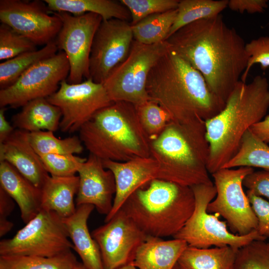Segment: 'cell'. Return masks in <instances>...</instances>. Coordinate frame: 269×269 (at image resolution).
Listing matches in <instances>:
<instances>
[{
    "label": "cell",
    "mask_w": 269,
    "mask_h": 269,
    "mask_svg": "<svg viewBox=\"0 0 269 269\" xmlns=\"http://www.w3.org/2000/svg\"><path fill=\"white\" fill-rule=\"evenodd\" d=\"M170 48L199 72L211 91L225 103L245 71L246 43L222 15L178 29L166 40Z\"/></svg>",
    "instance_id": "cell-1"
},
{
    "label": "cell",
    "mask_w": 269,
    "mask_h": 269,
    "mask_svg": "<svg viewBox=\"0 0 269 269\" xmlns=\"http://www.w3.org/2000/svg\"><path fill=\"white\" fill-rule=\"evenodd\" d=\"M146 90L149 99L173 122L206 121L226 104L211 91L201 73L170 47L150 70Z\"/></svg>",
    "instance_id": "cell-2"
},
{
    "label": "cell",
    "mask_w": 269,
    "mask_h": 269,
    "mask_svg": "<svg viewBox=\"0 0 269 269\" xmlns=\"http://www.w3.org/2000/svg\"><path fill=\"white\" fill-rule=\"evenodd\" d=\"M269 109L266 77L257 75L249 83L240 81L237 84L223 109L205 121L210 173L223 168L236 154L245 134L266 117Z\"/></svg>",
    "instance_id": "cell-3"
},
{
    "label": "cell",
    "mask_w": 269,
    "mask_h": 269,
    "mask_svg": "<svg viewBox=\"0 0 269 269\" xmlns=\"http://www.w3.org/2000/svg\"><path fill=\"white\" fill-rule=\"evenodd\" d=\"M205 121H171L150 142V155L157 162V178L192 187L213 183L207 164L209 144Z\"/></svg>",
    "instance_id": "cell-4"
},
{
    "label": "cell",
    "mask_w": 269,
    "mask_h": 269,
    "mask_svg": "<svg viewBox=\"0 0 269 269\" xmlns=\"http://www.w3.org/2000/svg\"><path fill=\"white\" fill-rule=\"evenodd\" d=\"M79 131L89 154L102 160L126 162L150 156V140L132 103L113 102L98 111Z\"/></svg>",
    "instance_id": "cell-5"
},
{
    "label": "cell",
    "mask_w": 269,
    "mask_h": 269,
    "mask_svg": "<svg viewBox=\"0 0 269 269\" xmlns=\"http://www.w3.org/2000/svg\"><path fill=\"white\" fill-rule=\"evenodd\" d=\"M195 200L191 187L155 178L134 192L121 209L147 236L172 238L191 216Z\"/></svg>",
    "instance_id": "cell-6"
},
{
    "label": "cell",
    "mask_w": 269,
    "mask_h": 269,
    "mask_svg": "<svg viewBox=\"0 0 269 269\" xmlns=\"http://www.w3.org/2000/svg\"><path fill=\"white\" fill-rule=\"evenodd\" d=\"M195 204L194 210L182 228L173 237L198 248L230 246L239 249L254 240H266L257 230L245 235L232 233L219 216L207 211V206L217 193L213 183L191 187Z\"/></svg>",
    "instance_id": "cell-7"
},
{
    "label": "cell",
    "mask_w": 269,
    "mask_h": 269,
    "mask_svg": "<svg viewBox=\"0 0 269 269\" xmlns=\"http://www.w3.org/2000/svg\"><path fill=\"white\" fill-rule=\"evenodd\" d=\"M169 49L166 41L145 45L134 40L127 57L103 84L110 100L135 105L149 100L146 90L149 73Z\"/></svg>",
    "instance_id": "cell-8"
},
{
    "label": "cell",
    "mask_w": 269,
    "mask_h": 269,
    "mask_svg": "<svg viewBox=\"0 0 269 269\" xmlns=\"http://www.w3.org/2000/svg\"><path fill=\"white\" fill-rule=\"evenodd\" d=\"M73 249L62 218L43 209L12 238L0 242V256L52 257Z\"/></svg>",
    "instance_id": "cell-9"
},
{
    "label": "cell",
    "mask_w": 269,
    "mask_h": 269,
    "mask_svg": "<svg viewBox=\"0 0 269 269\" xmlns=\"http://www.w3.org/2000/svg\"><path fill=\"white\" fill-rule=\"evenodd\" d=\"M254 171L250 167L221 168L212 174L216 195L207 211L222 216L231 232L245 235L257 230L258 220L243 186L245 178Z\"/></svg>",
    "instance_id": "cell-10"
},
{
    "label": "cell",
    "mask_w": 269,
    "mask_h": 269,
    "mask_svg": "<svg viewBox=\"0 0 269 269\" xmlns=\"http://www.w3.org/2000/svg\"><path fill=\"white\" fill-rule=\"evenodd\" d=\"M69 71L67 57L62 51L36 63L12 85L0 89V107L16 108L35 99L47 98L58 90Z\"/></svg>",
    "instance_id": "cell-11"
},
{
    "label": "cell",
    "mask_w": 269,
    "mask_h": 269,
    "mask_svg": "<svg viewBox=\"0 0 269 269\" xmlns=\"http://www.w3.org/2000/svg\"><path fill=\"white\" fill-rule=\"evenodd\" d=\"M47 99L60 110L59 128L68 133L79 131L98 111L113 103L103 85L91 78L77 84L64 80L58 90Z\"/></svg>",
    "instance_id": "cell-12"
},
{
    "label": "cell",
    "mask_w": 269,
    "mask_h": 269,
    "mask_svg": "<svg viewBox=\"0 0 269 269\" xmlns=\"http://www.w3.org/2000/svg\"><path fill=\"white\" fill-rule=\"evenodd\" d=\"M61 19L62 27L55 42L58 50L66 55L70 71L67 81L70 84L89 78V59L95 34L103 19L98 14L88 13L74 15L55 12Z\"/></svg>",
    "instance_id": "cell-13"
},
{
    "label": "cell",
    "mask_w": 269,
    "mask_h": 269,
    "mask_svg": "<svg viewBox=\"0 0 269 269\" xmlns=\"http://www.w3.org/2000/svg\"><path fill=\"white\" fill-rule=\"evenodd\" d=\"M0 20L36 45L54 41L62 21L43 1L0 0Z\"/></svg>",
    "instance_id": "cell-14"
},
{
    "label": "cell",
    "mask_w": 269,
    "mask_h": 269,
    "mask_svg": "<svg viewBox=\"0 0 269 269\" xmlns=\"http://www.w3.org/2000/svg\"><path fill=\"white\" fill-rule=\"evenodd\" d=\"M134 40L130 22L116 18L102 20L93 41L89 78L103 84L110 73L127 57Z\"/></svg>",
    "instance_id": "cell-15"
},
{
    "label": "cell",
    "mask_w": 269,
    "mask_h": 269,
    "mask_svg": "<svg viewBox=\"0 0 269 269\" xmlns=\"http://www.w3.org/2000/svg\"><path fill=\"white\" fill-rule=\"evenodd\" d=\"M91 235L99 247L105 269H117L131 263L148 237L121 209Z\"/></svg>",
    "instance_id": "cell-16"
},
{
    "label": "cell",
    "mask_w": 269,
    "mask_h": 269,
    "mask_svg": "<svg viewBox=\"0 0 269 269\" xmlns=\"http://www.w3.org/2000/svg\"><path fill=\"white\" fill-rule=\"evenodd\" d=\"M77 173L79 184L76 206L92 205L100 214L108 215L112 208L116 190L113 172L104 167L103 160L89 154Z\"/></svg>",
    "instance_id": "cell-17"
},
{
    "label": "cell",
    "mask_w": 269,
    "mask_h": 269,
    "mask_svg": "<svg viewBox=\"0 0 269 269\" xmlns=\"http://www.w3.org/2000/svg\"><path fill=\"white\" fill-rule=\"evenodd\" d=\"M103 163L105 168L113 172L116 186L112 208L106 216V223L121 208L134 192L157 178L158 166L155 160L150 156L126 162L103 160Z\"/></svg>",
    "instance_id": "cell-18"
},
{
    "label": "cell",
    "mask_w": 269,
    "mask_h": 269,
    "mask_svg": "<svg viewBox=\"0 0 269 269\" xmlns=\"http://www.w3.org/2000/svg\"><path fill=\"white\" fill-rule=\"evenodd\" d=\"M6 161L36 187L41 189L49 174L33 148L29 133L16 129L0 142V161Z\"/></svg>",
    "instance_id": "cell-19"
},
{
    "label": "cell",
    "mask_w": 269,
    "mask_h": 269,
    "mask_svg": "<svg viewBox=\"0 0 269 269\" xmlns=\"http://www.w3.org/2000/svg\"><path fill=\"white\" fill-rule=\"evenodd\" d=\"M95 207L85 204L76 207L74 213L62 218L74 250L88 269H105L99 247L90 234L87 222Z\"/></svg>",
    "instance_id": "cell-20"
},
{
    "label": "cell",
    "mask_w": 269,
    "mask_h": 269,
    "mask_svg": "<svg viewBox=\"0 0 269 269\" xmlns=\"http://www.w3.org/2000/svg\"><path fill=\"white\" fill-rule=\"evenodd\" d=\"M0 187L19 207L24 223L41 210V189L36 187L6 161H0Z\"/></svg>",
    "instance_id": "cell-21"
},
{
    "label": "cell",
    "mask_w": 269,
    "mask_h": 269,
    "mask_svg": "<svg viewBox=\"0 0 269 269\" xmlns=\"http://www.w3.org/2000/svg\"><path fill=\"white\" fill-rule=\"evenodd\" d=\"M188 246L183 240L148 236L138 247L131 263L137 269H173Z\"/></svg>",
    "instance_id": "cell-22"
},
{
    "label": "cell",
    "mask_w": 269,
    "mask_h": 269,
    "mask_svg": "<svg viewBox=\"0 0 269 269\" xmlns=\"http://www.w3.org/2000/svg\"><path fill=\"white\" fill-rule=\"evenodd\" d=\"M79 184L78 175L52 176L46 179L41 190V209L56 213L62 218L73 215L76 207L74 197Z\"/></svg>",
    "instance_id": "cell-23"
},
{
    "label": "cell",
    "mask_w": 269,
    "mask_h": 269,
    "mask_svg": "<svg viewBox=\"0 0 269 269\" xmlns=\"http://www.w3.org/2000/svg\"><path fill=\"white\" fill-rule=\"evenodd\" d=\"M62 114L59 108L50 103L47 98L32 100L14 115V128L28 133L38 131H56L60 127Z\"/></svg>",
    "instance_id": "cell-24"
},
{
    "label": "cell",
    "mask_w": 269,
    "mask_h": 269,
    "mask_svg": "<svg viewBox=\"0 0 269 269\" xmlns=\"http://www.w3.org/2000/svg\"><path fill=\"white\" fill-rule=\"evenodd\" d=\"M53 12H67L74 15L92 13L103 20L119 19L131 22V14L120 1L114 0H44Z\"/></svg>",
    "instance_id": "cell-25"
},
{
    "label": "cell",
    "mask_w": 269,
    "mask_h": 269,
    "mask_svg": "<svg viewBox=\"0 0 269 269\" xmlns=\"http://www.w3.org/2000/svg\"><path fill=\"white\" fill-rule=\"evenodd\" d=\"M238 250L230 246L198 248L188 245L177 264L180 269H233Z\"/></svg>",
    "instance_id": "cell-26"
},
{
    "label": "cell",
    "mask_w": 269,
    "mask_h": 269,
    "mask_svg": "<svg viewBox=\"0 0 269 269\" xmlns=\"http://www.w3.org/2000/svg\"><path fill=\"white\" fill-rule=\"evenodd\" d=\"M55 41L44 45L41 49L22 53L0 64V88L3 89L13 83L30 67L57 53Z\"/></svg>",
    "instance_id": "cell-27"
},
{
    "label": "cell",
    "mask_w": 269,
    "mask_h": 269,
    "mask_svg": "<svg viewBox=\"0 0 269 269\" xmlns=\"http://www.w3.org/2000/svg\"><path fill=\"white\" fill-rule=\"evenodd\" d=\"M177 13L176 9L152 14L131 25L134 40L145 45L166 41Z\"/></svg>",
    "instance_id": "cell-28"
},
{
    "label": "cell",
    "mask_w": 269,
    "mask_h": 269,
    "mask_svg": "<svg viewBox=\"0 0 269 269\" xmlns=\"http://www.w3.org/2000/svg\"><path fill=\"white\" fill-rule=\"evenodd\" d=\"M228 0H179L176 17L170 29L168 38L178 29L188 24L220 14V13L228 7Z\"/></svg>",
    "instance_id": "cell-29"
},
{
    "label": "cell",
    "mask_w": 269,
    "mask_h": 269,
    "mask_svg": "<svg viewBox=\"0 0 269 269\" xmlns=\"http://www.w3.org/2000/svg\"><path fill=\"white\" fill-rule=\"evenodd\" d=\"M259 167L269 171V146L249 129L244 135L236 154L223 168Z\"/></svg>",
    "instance_id": "cell-30"
},
{
    "label": "cell",
    "mask_w": 269,
    "mask_h": 269,
    "mask_svg": "<svg viewBox=\"0 0 269 269\" xmlns=\"http://www.w3.org/2000/svg\"><path fill=\"white\" fill-rule=\"evenodd\" d=\"M77 262L72 251L52 257L0 256V269H73Z\"/></svg>",
    "instance_id": "cell-31"
},
{
    "label": "cell",
    "mask_w": 269,
    "mask_h": 269,
    "mask_svg": "<svg viewBox=\"0 0 269 269\" xmlns=\"http://www.w3.org/2000/svg\"><path fill=\"white\" fill-rule=\"evenodd\" d=\"M29 138L40 156L49 154H79L84 150L83 144L77 136L59 138L53 132L42 131L29 133Z\"/></svg>",
    "instance_id": "cell-32"
},
{
    "label": "cell",
    "mask_w": 269,
    "mask_h": 269,
    "mask_svg": "<svg viewBox=\"0 0 269 269\" xmlns=\"http://www.w3.org/2000/svg\"><path fill=\"white\" fill-rule=\"evenodd\" d=\"M135 107L141 126L150 141L158 137L172 121L164 109L153 101L148 100Z\"/></svg>",
    "instance_id": "cell-33"
},
{
    "label": "cell",
    "mask_w": 269,
    "mask_h": 269,
    "mask_svg": "<svg viewBox=\"0 0 269 269\" xmlns=\"http://www.w3.org/2000/svg\"><path fill=\"white\" fill-rule=\"evenodd\" d=\"M254 240L238 250L233 269H269V243Z\"/></svg>",
    "instance_id": "cell-34"
},
{
    "label": "cell",
    "mask_w": 269,
    "mask_h": 269,
    "mask_svg": "<svg viewBox=\"0 0 269 269\" xmlns=\"http://www.w3.org/2000/svg\"><path fill=\"white\" fill-rule=\"evenodd\" d=\"M37 50L36 45L9 26L0 25V60H6L22 53Z\"/></svg>",
    "instance_id": "cell-35"
},
{
    "label": "cell",
    "mask_w": 269,
    "mask_h": 269,
    "mask_svg": "<svg viewBox=\"0 0 269 269\" xmlns=\"http://www.w3.org/2000/svg\"><path fill=\"white\" fill-rule=\"evenodd\" d=\"M129 10L131 24L134 25L152 14L176 9L178 0H121Z\"/></svg>",
    "instance_id": "cell-36"
},
{
    "label": "cell",
    "mask_w": 269,
    "mask_h": 269,
    "mask_svg": "<svg viewBox=\"0 0 269 269\" xmlns=\"http://www.w3.org/2000/svg\"><path fill=\"white\" fill-rule=\"evenodd\" d=\"M40 157L48 174L57 177L76 175L81 164L87 160L75 154H49Z\"/></svg>",
    "instance_id": "cell-37"
},
{
    "label": "cell",
    "mask_w": 269,
    "mask_h": 269,
    "mask_svg": "<svg viewBox=\"0 0 269 269\" xmlns=\"http://www.w3.org/2000/svg\"><path fill=\"white\" fill-rule=\"evenodd\" d=\"M245 49L248 56L246 69L241 76V81L246 82L252 66L259 64L263 70L269 68V36H261L246 43Z\"/></svg>",
    "instance_id": "cell-38"
},
{
    "label": "cell",
    "mask_w": 269,
    "mask_h": 269,
    "mask_svg": "<svg viewBox=\"0 0 269 269\" xmlns=\"http://www.w3.org/2000/svg\"><path fill=\"white\" fill-rule=\"evenodd\" d=\"M246 194L258 220L257 232L265 239L269 238V202L249 190Z\"/></svg>",
    "instance_id": "cell-39"
},
{
    "label": "cell",
    "mask_w": 269,
    "mask_h": 269,
    "mask_svg": "<svg viewBox=\"0 0 269 269\" xmlns=\"http://www.w3.org/2000/svg\"><path fill=\"white\" fill-rule=\"evenodd\" d=\"M243 184L255 195L269 199V171H254L245 178Z\"/></svg>",
    "instance_id": "cell-40"
},
{
    "label": "cell",
    "mask_w": 269,
    "mask_h": 269,
    "mask_svg": "<svg viewBox=\"0 0 269 269\" xmlns=\"http://www.w3.org/2000/svg\"><path fill=\"white\" fill-rule=\"evenodd\" d=\"M14 208V201L0 187V237L8 233L13 227V223L7 218Z\"/></svg>",
    "instance_id": "cell-41"
},
{
    "label": "cell",
    "mask_w": 269,
    "mask_h": 269,
    "mask_svg": "<svg viewBox=\"0 0 269 269\" xmlns=\"http://www.w3.org/2000/svg\"><path fill=\"white\" fill-rule=\"evenodd\" d=\"M266 0H230L228 7L232 10L248 13H262L268 6Z\"/></svg>",
    "instance_id": "cell-42"
},
{
    "label": "cell",
    "mask_w": 269,
    "mask_h": 269,
    "mask_svg": "<svg viewBox=\"0 0 269 269\" xmlns=\"http://www.w3.org/2000/svg\"><path fill=\"white\" fill-rule=\"evenodd\" d=\"M250 130L261 140L267 144L269 143V115L252 126Z\"/></svg>",
    "instance_id": "cell-43"
},
{
    "label": "cell",
    "mask_w": 269,
    "mask_h": 269,
    "mask_svg": "<svg viewBox=\"0 0 269 269\" xmlns=\"http://www.w3.org/2000/svg\"><path fill=\"white\" fill-rule=\"evenodd\" d=\"M5 111V108H1L0 110V142L5 140L15 130L14 127L11 126L6 120Z\"/></svg>",
    "instance_id": "cell-44"
},
{
    "label": "cell",
    "mask_w": 269,
    "mask_h": 269,
    "mask_svg": "<svg viewBox=\"0 0 269 269\" xmlns=\"http://www.w3.org/2000/svg\"><path fill=\"white\" fill-rule=\"evenodd\" d=\"M117 269H137L132 263L127 264Z\"/></svg>",
    "instance_id": "cell-45"
},
{
    "label": "cell",
    "mask_w": 269,
    "mask_h": 269,
    "mask_svg": "<svg viewBox=\"0 0 269 269\" xmlns=\"http://www.w3.org/2000/svg\"><path fill=\"white\" fill-rule=\"evenodd\" d=\"M73 269H88L81 262H78Z\"/></svg>",
    "instance_id": "cell-46"
},
{
    "label": "cell",
    "mask_w": 269,
    "mask_h": 269,
    "mask_svg": "<svg viewBox=\"0 0 269 269\" xmlns=\"http://www.w3.org/2000/svg\"><path fill=\"white\" fill-rule=\"evenodd\" d=\"M173 269H180L177 264H176Z\"/></svg>",
    "instance_id": "cell-47"
}]
</instances>
